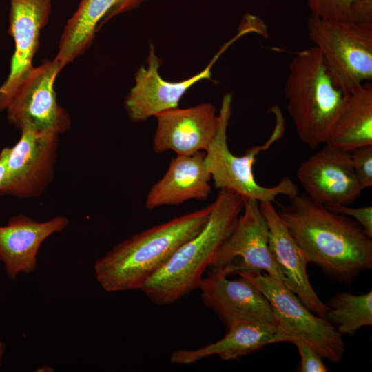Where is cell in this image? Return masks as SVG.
<instances>
[{
	"mask_svg": "<svg viewBox=\"0 0 372 372\" xmlns=\"http://www.w3.org/2000/svg\"><path fill=\"white\" fill-rule=\"evenodd\" d=\"M212 208L213 203L119 242L96 260V280L107 292L141 289L183 243L202 229Z\"/></svg>",
	"mask_w": 372,
	"mask_h": 372,
	"instance_id": "7a4b0ae2",
	"label": "cell"
},
{
	"mask_svg": "<svg viewBox=\"0 0 372 372\" xmlns=\"http://www.w3.org/2000/svg\"><path fill=\"white\" fill-rule=\"evenodd\" d=\"M351 152L353 170L362 189L372 187V145L358 147Z\"/></svg>",
	"mask_w": 372,
	"mask_h": 372,
	"instance_id": "cb8c5ba5",
	"label": "cell"
},
{
	"mask_svg": "<svg viewBox=\"0 0 372 372\" xmlns=\"http://www.w3.org/2000/svg\"><path fill=\"white\" fill-rule=\"evenodd\" d=\"M326 319L340 334L352 335L360 328L372 325V291L353 295L340 293L330 300Z\"/></svg>",
	"mask_w": 372,
	"mask_h": 372,
	"instance_id": "7402d4cb",
	"label": "cell"
},
{
	"mask_svg": "<svg viewBox=\"0 0 372 372\" xmlns=\"http://www.w3.org/2000/svg\"><path fill=\"white\" fill-rule=\"evenodd\" d=\"M296 176L307 195L325 206L349 205L363 190L352 166L351 152L324 143L303 161Z\"/></svg>",
	"mask_w": 372,
	"mask_h": 372,
	"instance_id": "8fae6325",
	"label": "cell"
},
{
	"mask_svg": "<svg viewBox=\"0 0 372 372\" xmlns=\"http://www.w3.org/2000/svg\"><path fill=\"white\" fill-rule=\"evenodd\" d=\"M307 27L313 47L344 94L372 81V23L311 15Z\"/></svg>",
	"mask_w": 372,
	"mask_h": 372,
	"instance_id": "8992f818",
	"label": "cell"
},
{
	"mask_svg": "<svg viewBox=\"0 0 372 372\" xmlns=\"http://www.w3.org/2000/svg\"><path fill=\"white\" fill-rule=\"evenodd\" d=\"M116 0H81L68 20L55 59L65 67L92 44L98 27Z\"/></svg>",
	"mask_w": 372,
	"mask_h": 372,
	"instance_id": "44dd1931",
	"label": "cell"
},
{
	"mask_svg": "<svg viewBox=\"0 0 372 372\" xmlns=\"http://www.w3.org/2000/svg\"><path fill=\"white\" fill-rule=\"evenodd\" d=\"M63 67L54 58L34 67L19 86L6 109V118L19 129L61 134L70 127L69 114L61 107L54 90L55 79Z\"/></svg>",
	"mask_w": 372,
	"mask_h": 372,
	"instance_id": "9c48e42d",
	"label": "cell"
},
{
	"mask_svg": "<svg viewBox=\"0 0 372 372\" xmlns=\"http://www.w3.org/2000/svg\"><path fill=\"white\" fill-rule=\"evenodd\" d=\"M238 274L254 284L269 302L275 325L291 338L309 344L322 358L339 362L344 353L341 334L327 319L311 312L285 284L267 273L243 271Z\"/></svg>",
	"mask_w": 372,
	"mask_h": 372,
	"instance_id": "52a82bcc",
	"label": "cell"
},
{
	"mask_svg": "<svg viewBox=\"0 0 372 372\" xmlns=\"http://www.w3.org/2000/svg\"><path fill=\"white\" fill-rule=\"evenodd\" d=\"M6 351V346L4 343L0 340V368L2 364L3 357Z\"/></svg>",
	"mask_w": 372,
	"mask_h": 372,
	"instance_id": "f546056e",
	"label": "cell"
},
{
	"mask_svg": "<svg viewBox=\"0 0 372 372\" xmlns=\"http://www.w3.org/2000/svg\"><path fill=\"white\" fill-rule=\"evenodd\" d=\"M21 132L19 140L10 149L0 195L37 198L53 179L59 134L29 127Z\"/></svg>",
	"mask_w": 372,
	"mask_h": 372,
	"instance_id": "30bf717a",
	"label": "cell"
},
{
	"mask_svg": "<svg viewBox=\"0 0 372 372\" xmlns=\"http://www.w3.org/2000/svg\"><path fill=\"white\" fill-rule=\"evenodd\" d=\"M285 94L289 116L301 141L311 149L327 143L347 94L335 84L315 47L294 55Z\"/></svg>",
	"mask_w": 372,
	"mask_h": 372,
	"instance_id": "277c9868",
	"label": "cell"
},
{
	"mask_svg": "<svg viewBox=\"0 0 372 372\" xmlns=\"http://www.w3.org/2000/svg\"><path fill=\"white\" fill-rule=\"evenodd\" d=\"M329 209L355 219L365 233L372 238V206L349 207V205H332L326 206Z\"/></svg>",
	"mask_w": 372,
	"mask_h": 372,
	"instance_id": "484cf974",
	"label": "cell"
},
{
	"mask_svg": "<svg viewBox=\"0 0 372 372\" xmlns=\"http://www.w3.org/2000/svg\"><path fill=\"white\" fill-rule=\"evenodd\" d=\"M351 21L372 23V0H355L351 10Z\"/></svg>",
	"mask_w": 372,
	"mask_h": 372,
	"instance_id": "83f0119b",
	"label": "cell"
},
{
	"mask_svg": "<svg viewBox=\"0 0 372 372\" xmlns=\"http://www.w3.org/2000/svg\"><path fill=\"white\" fill-rule=\"evenodd\" d=\"M278 213L313 263L330 278L351 283L372 267V240L350 217L335 213L307 195L289 198Z\"/></svg>",
	"mask_w": 372,
	"mask_h": 372,
	"instance_id": "6da1fadb",
	"label": "cell"
},
{
	"mask_svg": "<svg viewBox=\"0 0 372 372\" xmlns=\"http://www.w3.org/2000/svg\"><path fill=\"white\" fill-rule=\"evenodd\" d=\"M10 147H6L0 152V184L3 178L6 169L8 156L10 152Z\"/></svg>",
	"mask_w": 372,
	"mask_h": 372,
	"instance_id": "f1b7e54d",
	"label": "cell"
},
{
	"mask_svg": "<svg viewBox=\"0 0 372 372\" xmlns=\"http://www.w3.org/2000/svg\"><path fill=\"white\" fill-rule=\"evenodd\" d=\"M53 0H10L8 33L14 41L10 71L0 85V112L33 69L41 30L47 25Z\"/></svg>",
	"mask_w": 372,
	"mask_h": 372,
	"instance_id": "7c38bea8",
	"label": "cell"
},
{
	"mask_svg": "<svg viewBox=\"0 0 372 372\" xmlns=\"http://www.w3.org/2000/svg\"><path fill=\"white\" fill-rule=\"evenodd\" d=\"M148 0H116L112 6L107 11L103 19L101 20L98 30L113 17L122 13L137 8L143 3Z\"/></svg>",
	"mask_w": 372,
	"mask_h": 372,
	"instance_id": "4316f807",
	"label": "cell"
},
{
	"mask_svg": "<svg viewBox=\"0 0 372 372\" xmlns=\"http://www.w3.org/2000/svg\"><path fill=\"white\" fill-rule=\"evenodd\" d=\"M69 224L65 216H56L38 222L19 214L0 226V261L12 280L19 273L30 274L37 266V254L43 242L54 234L64 230Z\"/></svg>",
	"mask_w": 372,
	"mask_h": 372,
	"instance_id": "2e32d148",
	"label": "cell"
},
{
	"mask_svg": "<svg viewBox=\"0 0 372 372\" xmlns=\"http://www.w3.org/2000/svg\"><path fill=\"white\" fill-rule=\"evenodd\" d=\"M355 0H307L311 15L319 18L351 21V10Z\"/></svg>",
	"mask_w": 372,
	"mask_h": 372,
	"instance_id": "603a6c76",
	"label": "cell"
},
{
	"mask_svg": "<svg viewBox=\"0 0 372 372\" xmlns=\"http://www.w3.org/2000/svg\"><path fill=\"white\" fill-rule=\"evenodd\" d=\"M269 229V247L273 258L293 287V292L314 314L326 319L329 307L313 290L307 273L304 254L280 218L272 202L260 203Z\"/></svg>",
	"mask_w": 372,
	"mask_h": 372,
	"instance_id": "e0dca14e",
	"label": "cell"
},
{
	"mask_svg": "<svg viewBox=\"0 0 372 372\" xmlns=\"http://www.w3.org/2000/svg\"><path fill=\"white\" fill-rule=\"evenodd\" d=\"M40 370H37V371H41V372H44V371H47V372H49V371H53V369L51 368V367H49L48 366H43V367H41L40 369H39Z\"/></svg>",
	"mask_w": 372,
	"mask_h": 372,
	"instance_id": "4dcf8cb0",
	"label": "cell"
},
{
	"mask_svg": "<svg viewBox=\"0 0 372 372\" xmlns=\"http://www.w3.org/2000/svg\"><path fill=\"white\" fill-rule=\"evenodd\" d=\"M219 190L202 229L183 243L140 289L154 303L172 304L198 289L205 271L231 234L242 211L244 198L230 190Z\"/></svg>",
	"mask_w": 372,
	"mask_h": 372,
	"instance_id": "3957f363",
	"label": "cell"
},
{
	"mask_svg": "<svg viewBox=\"0 0 372 372\" xmlns=\"http://www.w3.org/2000/svg\"><path fill=\"white\" fill-rule=\"evenodd\" d=\"M205 152L176 155L164 176L150 188L145 200L147 209L205 200L211 192V175L205 165Z\"/></svg>",
	"mask_w": 372,
	"mask_h": 372,
	"instance_id": "d6986e66",
	"label": "cell"
},
{
	"mask_svg": "<svg viewBox=\"0 0 372 372\" xmlns=\"http://www.w3.org/2000/svg\"><path fill=\"white\" fill-rule=\"evenodd\" d=\"M293 344L296 346L301 358L299 371H327V368L324 364L322 357L309 344L301 340H295Z\"/></svg>",
	"mask_w": 372,
	"mask_h": 372,
	"instance_id": "d4e9b609",
	"label": "cell"
},
{
	"mask_svg": "<svg viewBox=\"0 0 372 372\" xmlns=\"http://www.w3.org/2000/svg\"><path fill=\"white\" fill-rule=\"evenodd\" d=\"M220 53H218L201 72L180 81H167L158 72L161 59L150 45L147 59V67L141 66L134 75V85L124 101L129 119L141 122L164 111L178 107V103L194 84L202 79H210L211 69Z\"/></svg>",
	"mask_w": 372,
	"mask_h": 372,
	"instance_id": "4fadbf2b",
	"label": "cell"
},
{
	"mask_svg": "<svg viewBox=\"0 0 372 372\" xmlns=\"http://www.w3.org/2000/svg\"><path fill=\"white\" fill-rule=\"evenodd\" d=\"M209 271L223 270L228 276L243 271H264L293 291V287L275 262L269 247V229L256 200L244 198L243 209Z\"/></svg>",
	"mask_w": 372,
	"mask_h": 372,
	"instance_id": "ba28073f",
	"label": "cell"
},
{
	"mask_svg": "<svg viewBox=\"0 0 372 372\" xmlns=\"http://www.w3.org/2000/svg\"><path fill=\"white\" fill-rule=\"evenodd\" d=\"M198 289L205 304L211 309L228 328L242 320L265 322L275 325L269 301L250 281L240 276L229 280L220 269L209 271Z\"/></svg>",
	"mask_w": 372,
	"mask_h": 372,
	"instance_id": "9a60e30c",
	"label": "cell"
},
{
	"mask_svg": "<svg viewBox=\"0 0 372 372\" xmlns=\"http://www.w3.org/2000/svg\"><path fill=\"white\" fill-rule=\"evenodd\" d=\"M153 149L156 154L173 151L176 155L205 152L218 127V116L211 103L173 108L155 116Z\"/></svg>",
	"mask_w": 372,
	"mask_h": 372,
	"instance_id": "5bb4252c",
	"label": "cell"
},
{
	"mask_svg": "<svg viewBox=\"0 0 372 372\" xmlns=\"http://www.w3.org/2000/svg\"><path fill=\"white\" fill-rule=\"evenodd\" d=\"M233 96L227 93L223 97L218 116V127L215 137L205 152V165L218 189H228L243 198L253 199L259 203L275 202L278 196H287L289 198L298 194L296 185L288 177H283L273 187L259 185L254 177V165L258 155L269 149L282 138L284 119L280 110L273 107L276 116L274 130L262 145H255L242 156L233 154L227 144V127L232 110Z\"/></svg>",
	"mask_w": 372,
	"mask_h": 372,
	"instance_id": "5b68a950",
	"label": "cell"
},
{
	"mask_svg": "<svg viewBox=\"0 0 372 372\" xmlns=\"http://www.w3.org/2000/svg\"><path fill=\"white\" fill-rule=\"evenodd\" d=\"M327 143L344 150L372 145V83L365 82L347 94Z\"/></svg>",
	"mask_w": 372,
	"mask_h": 372,
	"instance_id": "ffe728a7",
	"label": "cell"
},
{
	"mask_svg": "<svg viewBox=\"0 0 372 372\" xmlns=\"http://www.w3.org/2000/svg\"><path fill=\"white\" fill-rule=\"evenodd\" d=\"M220 340L193 350H178L169 361L175 364H191L212 355L225 360H234L276 342H291V338L276 325L253 320L232 323Z\"/></svg>",
	"mask_w": 372,
	"mask_h": 372,
	"instance_id": "ac0fdd59",
	"label": "cell"
}]
</instances>
